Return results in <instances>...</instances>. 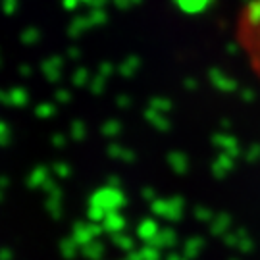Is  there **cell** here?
Wrapping results in <instances>:
<instances>
[{
  "instance_id": "obj_1",
  "label": "cell",
  "mask_w": 260,
  "mask_h": 260,
  "mask_svg": "<svg viewBox=\"0 0 260 260\" xmlns=\"http://www.w3.org/2000/svg\"><path fill=\"white\" fill-rule=\"evenodd\" d=\"M237 31L245 54L254 68V72L260 75V0H252L243 10Z\"/></svg>"
}]
</instances>
